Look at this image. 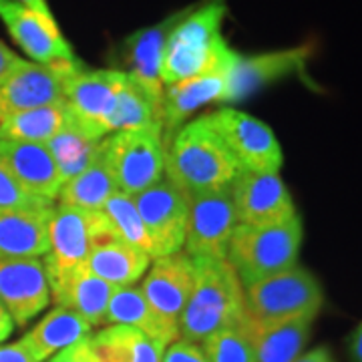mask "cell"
Wrapping results in <instances>:
<instances>
[{"mask_svg": "<svg viewBox=\"0 0 362 362\" xmlns=\"http://www.w3.org/2000/svg\"><path fill=\"white\" fill-rule=\"evenodd\" d=\"M312 318H300L274 326H254L247 322L246 328L254 344L256 362H294L304 352L312 334Z\"/></svg>", "mask_w": 362, "mask_h": 362, "instance_id": "cell-26", "label": "cell"}, {"mask_svg": "<svg viewBox=\"0 0 362 362\" xmlns=\"http://www.w3.org/2000/svg\"><path fill=\"white\" fill-rule=\"evenodd\" d=\"M312 47H294L284 51L264 52L254 57H238V61L226 75L223 103H238L252 97L256 90L274 81L300 73L310 59Z\"/></svg>", "mask_w": 362, "mask_h": 362, "instance_id": "cell-17", "label": "cell"}, {"mask_svg": "<svg viewBox=\"0 0 362 362\" xmlns=\"http://www.w3.org/2000/svg\"><path fill=\"white\" fill-rule=\"evenodd\" d=\"M115 233L103 211L78 207H54L49 226V252L45 254V270L54 302L63 296L71 280L87 268L90 252Z\"/></svg>", "mask_w": 362, "mask_h": 362, "instance_id": "cell-4", "label": "cell"}, {"mask_svg": "<svg viewBox=\"0 0 362 362\" xmlns=\"http://www.w3.org/2000/svg\"><path fill=\"white\" fill-rule=\"evenodd\" d=\"M105 133L117 131H163V95L147 89L127 73V81L117 93L103 121Z\"/></svg>", "mask_w": 362, "mask_h": 362, "instance_id": "cell-21", "label": "cell"}, {"mask_svg": "<svg viewBox=\"0 0 362 362\" xmlns=\"http://www.w3.org/2000/svg\"><path fill=\"white\" fill-rule=\"evenodd\" d=\"M230 187L235 218L242 226H278L298 216L294 199L278 173H254L242 169Z\"/></svg>", "mask_w": 362, "mask_h": 362, "instance_id": "cell-13", "label": "cell"}, {"mask_svg": "<svg viewBox=\"0 0 362 362\" xmlns=\"http://www.w3.org/2000/svg\"><path fill=\"white\" fill-rule=\"evenodd\" d=\"M47 204H52V202L26 194L25 189L0 168V207H33L47 206Z\"/></svg>", "mask_w": 362, "mask_h": 362, "instance_id": "cell-34", "label": "cell"}, {"mask_svg": "<svg viewBox=\"0 0 362 362\" xmlns=\"http://www.w3.org/2000/svg\"><path fill=\"white\" fill-rule=\"evenodd\" d=\"M99 362H161L163 346L133 326L113 324L90 337Z\"/></svg>", "mask_w": 362, "mask_h": 362, "instance_id": "cell-27", "label": "cell"}, {"mask_svg": "<svg viewBox=\"0 0 362 362\" xmlns=\"http://www.w3.org/2000/svg\"><path fill=\"white\" fill-rule=\"evenodd\" d=\"M294 362H337L334 361V354L328 346H316V349L308 350V352H302Z\"/></svg>", "mask_w": 362, "mask_h": 362, "instance_id": "cell-38", "label": "cell"}, {"mask_svg": "<svg viewBox=\"0 0 362 362\" xmlns=\"http://www.w3.org/2000/svg\"><path fill=\"white\" fill-rule=\"evenodd\" d=\"M52 204L0 207V259L40 258L49 252Z\"/></svg>", "mask_w": 362, "mask_h": 362, "instance_id": "cell-19", "label": "cell"}, {"mask_svg": "<svg viewBox=\"0 0 362 362\" xmlns=\"http://www.w3.org/2000/svg\"><path fill=\"white\" fill-rule=\"evenodd\" d=\"M226 75H202L163 87V135L173 133L197 109L223 103Z\"/></svg>", "mask_w": 362, "mask_h": 362, "instance_id": "cell-22", "label": "cell"}, {"mask_svg": "<svg viewBox=\"0 0 362 362\" xmlns=\"http://www.w3.org/2000/svg\"><path fill=\"white\" fill-rule=\"evenodd\" d=\"M0 362H37L33 354L28 352L23 340L11 342V344H0Z\"/></svg>", "mask_w": 362, "mask_h": 362, "instance_id": "cell-37", "label": "cell"}, {"mask_svg": "<svg viewBox=\"0 0 362 362\" xmlns=\"http://www.w3.org/2000/svg\"><path fill=\"white\" fill-rule=\"evenodd\" d=\"M107 220L113 228V233L119 242L123 244H129V246L143 250L151 256V242H149V235L147 230L143 226L141 216H139V209L135 206L133 197L127 194H121L117 192L101 209Z\"/></svg>", "mask_w": 362, "mask_h": 362, "instance_id": "cell-32", "label": "cell"}, {"mask_svg": "<svg viewBox=\"0 0 362 362\" xmlns=\"http://www.w3.org/2000/svg\"><path fill=\"white\" fill-rule=\"evenodd\" d=\"M226 13L223 0H211L189 11L171 30L159 66L163 87L202 75H228L240 52L230 49L221 35Z\"/></svg>", "mask_w": 362, "mask_h": 362, "instance_id": "cell-1", "label": "cell"}, {"mask_svg": "<svg viewBox=\"0 0 362 362\" xmlns=\"http://www.w3.org/2000/svg\"><path fill=\"white\" fill-rule=\"evenodd\" d=\"M47 362H99V358H97V352L93 349L90 337H87L75 342V344H71V346H66L61 352L52 354Z\"/></svg>", "mask_w": 362, "mask_h": 362, "instance_id": "cell-36", "label": "cell"}, {"mask_svg": "<svg viewBox=\"0 0 362 362\" xmlns=\"http://www.w3.org/2000/svg\"><path fill=\"white\" fill-rule=\"evenodd\" d=\"M105 324L133 326L141 330L145 337L156 340L163 349H168L173 340L180 338L175 330H171L157 318V314L147 304L139 286H121L113 290L107 312H105Z\"/></svg>", "mask_w": 362, "mask_h": 362, "instance_id": "cell-24", "label": "cell"}, {"mask_svg": "<svg viewBox=\"0 0 362 362\" xmlns=\"http://www.w3.org/2000/svg\"><path fill=\"white\" fill-rule=\"evenodd\" d=\"M194 286V259L187 254L157 258L139 286L157 318L180 334V316Z\"/></svg>", "mask_w": 362, "mask_h": 362, "instance_id": "cell-15", "label": "cell"}, {"mask_svg": "<svg viewBox=\"0 0 362 362\" xmlns=\"http://www.w3.org/2000/svg\"><path fill=\"white\" fill-rule=\"evenodd\" d=\"M349 356L352 362H362V322L349 337Z\"/></svg>", "mask_w": 362, "mask_h": 362, "instance_id": "cell-40", "label": "cell"}, {"mask_svg": "<svg viewBox=\"0 0 362 362\" xmlns=\"http://www.w3.org/2000/svg\"><path fill=\"white\" fill-rule=\"evenodd\" d=\"M189 216L185 233V254L189 258L226 259L233 230L238 226L232 187L187 195Z\"/></svg>", "mask_w": 362, "mask_h": 362, "instance_id": "cell-9", "label": "cell"}, {"mask_svg": "<svg viewBox=\"0 0 362 362\" xmlns=\"http://www.w3.org/2000/svg\"><path fill=\"white\" fill-rule=\"evenodd\" d=\"M151 256L143 250L119 242L117 238L107 240L90 252L87 270L99 276L113 288L133 286L149 270Z\"/></svg>", "mask_w": 362, "mask_h": 362, "instance_id": "cell-25", "label": "cell"}, {"mask_svg": "<svg viewBox=\"0 0 362 362\" xmlns=\"http://www.w3.org/2000/svg\"><path fill=\"white\" fill-rule=\"evenodd\" d=\"M18 63V57L14 54L2 40H0V83L11 73V69Z\"/></svg>", "mask_w": 362, "mask_h": 362, "instance_id": "cell-39", "label": "cell"}, {"mask_svg": "<svg viewBox=\"0 0 362 362\" xmlns=\"http://www.w3.org/2000/svg\"><path fill=\"white\" fill-rule=\"evenodd\" d=\"M161 362H209L204 349L185 338H177L161 354Z\"/></svg>", "mask_w": 362, "mask_h": 362, "instance_id": "cell-35", "label": "cell"}, {"mask_svg": "<svg viewBox=\"0 0 362 362\" xmlns=\"http://www.w3.org/2000/svg\"><path fill=\"white\" fill-rule=\"evenodd\" d=\"M13 330H14L13 318L8 316V312L4 310V306L0 304V344L13 334Z\"/></svg>", "mask_w": 362, "mask_h": 362, "instance_id": "cell-42", "label": "cell"}, {"mask_svg": "<svg viewBox=\"0 0 362 362\" xmlns=\"http://www.w3.org/2000/svg\"><path fill=\"white\" fill-rule=\"evenodd\" d=\"M194 259V286L180 316V338L204 342L246 318L244 284L228 259Z\"/></svg>", "mask_w": 362, "mask_h": 362, "instance_id": "cell-3", "label": "cell"}, {"mask_svg": "<svg viewBox=\"0 0 362 362\" xmlns=\"http://www.w3.org/2000/svg\"><path fill=\"white\" fill-rule=\"evenodd\" d=\"M207 117L244 171L280 173L284 163L282 147L264 121L232 107L218 109Z\"/></svg>", "mask_w": 362, "mask_h": 362, "instance_id": "cell-8", "label": "cell"}, {"mask_svg": "<svg viewBox=\"0 0 362 362\" xmlns=\"http://www.w3.org/2000/svg\"><path fill=\"white\" fill-rule=\"evenodd\" d=\"M101 157L121 194L137 195L165 173V143L161 129L117 131L101 141Z\"/></svg>", "mask_w": 362, "mask_h": 362, "instance_id": "cell-7", "label": "cell"}, {"mask_svg": "<svg viewBox=\"0 0 362 362\" xmlns=\"http://www.w3.org/2000/svg\"><path fill=\"white\" fill-rule=\"evenodd\" d=\"M65 121L66 105L63 99L59 103L26 109L6 117L4 121H0V137L16 141L49 143L65 127Z\"/></svg>", "mask_w": 362, "mask_h": 362, "instance_id": "cell-30", "label": "cell"}, {"mask_svg": "<svg viewBox=\"0 0 362 362\" xmlns=\"http://www.w3.org/2000/svg\"><path fill=\"white\" fill-rule=\"evenodd\" d=\"M0 304L16 326L28 324L51 304L42 259H0Z\"/></svg>", "mask_w": 362, "mask_h": 362, "instance_id": "cell-14", "label": "cell"}, {"mask_svg": "<svg viewBox=\"0 0 362 362\" xmlns=\"http://www.w3.org/2000/svg\"><path fill=\"white\" fill-rule=\"evenodd\" d=\"M75 63H28L18 59L0 83V121L26 109L63 101L66 75Z\"/></svg>", "mask_w": 362, "mask_h": 362, "instance_id": "cell-12", "label": "cell"}, {"mask_svg": "<svg viewBox=\"0 0 362 362\" xmlns=\"http://www.w3.org/2000/svg\"><path fill=\"white\" fill-rule=\"evenodd\" d=\"M0 18L11 37L35 63H75L71 45L63 39L57 23L42 18L16 0H0Z\"/></svg>", "mask_w": 362, "mask_h": 362, "instance_id": "cell-16", "label": "cell"}, {"mask_svg": "<svg viewBox=\"0 0 362 362\" xmlns=\"http://www.w3.org/2000/svg\"><path fill=\"white\" fill-rule=\"evenodd\" d=\"M127 81L119 69H85L77 65L65 78L66 111L71 119L97 139H105L103 121L117 93Z\"/></svg>", "mask_w": 362, "mask_h": 362, "instance_id": "cell-11", "label": "cell"}, {"mask_svg": "<svg viewBox=\"0 0 362 362\" xmlns=\"http://www.w3.org/2000/svg\"><path fill=\"white\" fill-rule=\"evenodd\" d=\"M139 209L143 226L151 242V258H163L181 252L187 233L189 197L169 180L131 195Z\"/></svg>", "mask_w": 362, "mask_h": 362, "instance_id": "cell-10", "label": "cell"}, {"mask_svg": "<svg viewBox=\"0 0 362 362\" xmlns=\"http://www.w3.org/2000/svg\"><path fill=\"white\" fill-rule=\"evenodd\" d=\"M302 238L304 228L300 216L266 228L238 223L230 238L226 259L246 288L274 274L298 266Z\"/></svg>", "mask_w": 362, "mask_h": 362, "instance_id": "cell-5", "label": "cell"}, {"mask_svg": "<svg viewBox=\"0 0 362 362\" xmlns=\"http://www.w3.org/2000/svg\"><path fill=\"white\" fill-rule=\"evenodd\" d=\"M101 141L103 139L93 137L77 125L66 111L65 127L47 143L63 183L73 180L101 157Z\"/></svg>", "mask_w": 362, "mask_h": 362, "instance_id": "cell-28", "label": "cell"}, {"mask_svg": "<svg viewBox=\"0 0 362 362\" xmlns=\"http://www.w3.org/2000/svg\"><path fill=\"white\" fill-rule=\"evenodd\" d=\"M240 171L207 115L181 125L165 149V175L187 195L230 187Z\"/></svg>", "mask_w": 362, "mask_h": 362, "instance_id": "cell-2", "label": "cell"}, {"mask_svg": "<svg viewBox=\"0 0 362 362\" xmlns=\"http://www.w3.org/2000/svg\"><path fill=\"white\" fill-rule=\"evenodd\" d=\"M119 192L111 171L99 157L93 165L81 171L73 180L63 183L61 192L57 195L61 206L89 209V211H101L105 204Z\"/></svg>", "mask_w": 362, "mask_h": 362, "instance_id": "cell-29", "label": "cell"}, {"mask_svg": "<svg viewBox=\"0 0 362 362\" xmlns=\"http://www.w3.org/2000/svg\"><path fill=\"white\" fill-rule=\"evenodd\" d=\"M192 8H185L180 13L171 14L159 25L149 26L133 33L129 39L123 42V63L127 65L131 77H135L143 83L147 89H151L157 95H163V83L159 77V66L163 59V51L168 45L169 35L175 26L185 18V14Z\"/></svg>", "mask_w": 362, "mask_h": 362, "instance_id": "cell-20", "label": "cell"}, {"mask_svg": "<svg viewBox=\"0 0 362 362\" xmlns=\"http://www.w3.org/2000/svg\"><path fill=\"white\" fill-rule=\"evenodd\" d=\"M0 168L26 194L52 202L63 187L57 163L47 143L16 141L0 137Z\"/></svg>", "mask_w": 362, "mask_h": 362, "instance_id": "cell-18", "label": "cell"}, {"mask_svg": "<svg viewBox=\"0 0 362 362\" xmlns=\"http://www.w3.org/2000/svg\"><path fill=\"white\" fill-rule=\"evenodd\" d=\"M16 2H21L23 6L30 8L33 13L40 14L42 18H47V21H52V23H57V21H54V16H52L51 8H49V4H47V0H16Z\"/></svg>", "mask_w": 362, "mask_h": 362, "instance_id": "cell-41", "label": "cell"}, {"mask_svg": "<svg viewBox=\"0 0 362 362\" xmlns=\"http://www.w3.org/2000/svg\"><path fill=\"white\" fill-rule=\"evenodd\" d=\"M90 330L93 326L81 314L66 306H57L21 340L35 361L45 362L52 354L89 337Z\"/></svg>", "mask_w": 362, "mask_h": 362, "instance_id": "cell-23", "label": "cell"}, {"mask_svg": "<svg viewBox=\"0 0 362 362\" xmlns=\"http://www.w3.org/2000/svg\"><path fill=\"white\" fill-rule=\"evenodd\" d=\"M244 294L247 322L259 328L300 318L316 320L324 306L322 284L302 266L246 286Z\"/></svg>", "mask_w": 362, "mask_h": 362, "instance_id": "cell-6", "label": "cell"}, {"mask_svg": "<svg viewBox=\"0 0 362 362\" xmlns=\"http://www.w3.org/2000/svg\"><path fill=\"white\" fill-rule=\"evenodd\" d=\"M202 349L209 362H256L246 318L235 326H228L207 337L202 342Z\"/></svg>", "mask_w": 362, "mask_h": 362, "instance_id": "cell-33", "label": "cell"}, {"mask_svg": "<svg viewBox=\"0 0 362 362\" xmlns=\"http://www.w3.org/2000/svg\"><path fill=\"white\" fill-rule=\"evenodd\" d=\"M113 290H115L113 286L107 284L99 276H95L85 268L71 280V284L66 286L57 304L81 314L90 326H101L105 324V312Z\"/></svg>", "mask_w": 362, "mask_h": 362, "instance_id": "cell-31", "label": "cell"}]
</instances>
